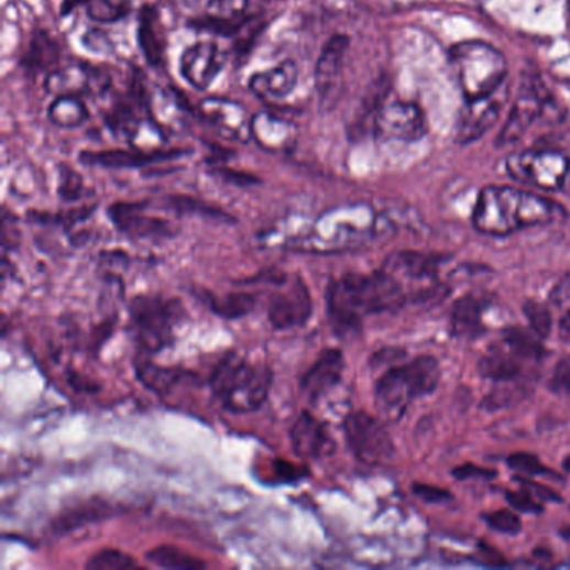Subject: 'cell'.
I'll use <instances>...</instances> for the list:
<instances>
[{
    "label": "cell",
    "instance_id": "obj_25",
    "mask_svg": "<svg viewBox=\"0 0 570 570\" xmlns=\"http://www.w3.org/2000/svg\"><path fill=\"white\" fill-rule=\"evenodd\" d=\"M136 376L141 383L151 392L157 395H169L179 383L191 379L193 373L185 372L182 369H167V366H160L150 360H138Z\"/></svg>",
    "mask_w": 570,
    "mask_h": 570
},
{
    "label": "cell",
    "instance_id": "obj_27",
    "mask_svg": "<svg viewBox=\"0 0 570 570\" xmlns=\"http://www.w3.org/2000/svg\"><path fill=\"white\" fill-rule=\"evenodd\" d=\"M502 344L524 362H539L546 355L542 338L533 330L522 327H507L502 331Z\"/></svg>",
    "mask_w": 570,
    "mask_h": 570
},
{
    "label": "cell",
    "instance_id": "obj_31",
    "mask_svg": "<svg viewBox=\"0 0 570 570\" xmlns=\"http://www.w3.org/2000/svg\"><path fill=\"white\" fill-rule=\"evenodd\" d=\"M146 559L151 563L157 567H164V569H202L205 562L199 560L198 557L191 556V553L185 552V550L178 549L174 546L154 547L150 552L146 553Z\"/></svg>",
    "mask_w": 570,
    "mask_h": 570
},
{
    "label": "cell",
    "instance_id": "obj_40",
    "mask_svg": "<svg viewBox=\"0 0 570 570\" xmlns=\"http://www.w3.org/2000/svg\"><path fill=\"white\" fill-rule=\"evenodd\" d=\"M484 520L487 522L491 529L497 530L502 534H518L522 529V520L515 512L512 511H495L491 514L484 515Z\"/></svg>",
    "mask_w": 570,
    "mask_h": 570
},
{
    "label": "cell",
    "instance_id": "obj_47",
    "mask_svg": "<svg viewBox=\"0 0 570 570\" xmlns=\"http://www.w3.org/2000/svg\"><path fill=\"white\" fill-rule=\"evenodd\" d=\"M520 480L522 487L525 489V491L530 492V494L534 495V497L539 498L540 502H560L559 495L556 494V492L550 491L549 487H544V485L537 484V482H534V480L530 479H518Z\"/></svg>",
    "mask_w": 570,
    "mask_h": 570
},
{
    "label": "cell",
    "instance_id": "obj_4",
    "mask_svg": "<svg viewBox=\"0 0 570 570\" xmlns=\"http://www.w3.org/2000/svg\"><path fill=\"white\" fill-rule=\"evenodd\" d=\"M440 382V365L431 355L386 370L375 385V404L380 414L397 421L418 398L427 397Z\"/></svg>",
    "mask_w": 570,
    "mask_h": 570
},
{
    "label": "cell",
    "instance_id": "obj_45",
    "mask_svg": "<svg viewBox=\"0 0 570 570\" xmlns=\"http://www.w3.org/2000/svg\"><path fill=\"white\" fill-rule=\"evenodd\" d=\"M212 174L234 186H253L257 183V179L251 174L240 173V171L230 169V167H215Z\"/></svg>",
    "mask_w": 570,
    "mask_h": 570
},
{
    "label": "cell",
    "instance_id": "obj_33",
    "mask_svg": "<svg viewBox=\"0 0 570 570\" xmlns=\"http://www.w3.org/2000/svg\"><path fill=\"white\" fill-rule=\"evenodd\" d=\"M87 15L101 24L121 21L131 12L129 0H86Z\"/></svg>",
    "mask_w": 570,
    "mask_h": 570
},
{
    "label": "cell",
    "instance_id": "obj_10",
    "mask_svg": "<svg viewBox=\"0 0 570 570\" xmlns=\"http://www.w3.org/2000/svg\"><path fill=\"white\" fill-rule=\"evenodd\" d=\"M508 95H511V87L508 83H504L491 95L467 101L457 122V143H473L484 136L489 129L494 128L507 105Z\"/></svg>",
    "mask_w": 570,
    "mask_h": 570
},
{
    "label": "cell",
    "instance_id": "obj_8",
    "mask_svg": "<svg viewBox=\"0 0 570 570\" xmlns=\"http://www.w3.org/2000/svg\"><path fill=\"white\" fill-rule=\"evenodd\" d=\"M343 430L348 447L363 463L380 465L395 456V443L385 425L366 412H352L348 415Z\"/></svg>",
    "mask_w": 570,
    "mask_h": 570
},
{
    "label": "cell",
    "instance_id": "obj_13",
    "mask_svg": "<svg viewBox=\"0 0 570 570\" xmlns=\"http://www.w3.org/2000/svg\"><path fill=\"white\" fill-rule=\"evenodd\" d=\"M109 218L121 233L133 238H173L176 228L166 219L147 215L144 202H116Z\"/></svg>",
    "mask_w": 570,
    "mask_h": 570
},
{
    "label": "cell",
    "instance_id": "obj_9",
    "mask_svg": "<svg viewBox=\"0 0 570 570\" xmlns=\"http://www.w3.org/2000/svg\"><path fill=\"white\" fill-rule=\"evenodd\" d=\"M272 285L276 286L268 298V320L272 327L276 330H292L306 325L314 314V299L303 279L276 273Z\"/></svg>",
    "mask_w": 570,
    "mask_h": 570
},
{
    "label": "cell",
    "instance_id": "obj_15",
    "mask_svg": "<svg viewBox=\"0 0 570 570\" xmlns=\"http://www.w3.org/2000/svg\"><path fill=\"white\" fill-rule=\"evenodd\" d=\"M224 61L227 56L216 42H196L183 53V77L198 91H206L223 69Z\"/></svg>",
    "mask_w": 570,
    "mask_h": 570
},
{
    "label": "cell",
    "instance_id": "obj_32",
    "mask_svg": "<svg viewBox=\"0 0 570 570\" xmlns=\"http://www.w3.org/2000/svg\"><path fill=\"white\" fill-rule=\"evenodd\" d=\"M109 514V507L106 504H83L80 507L70 508L66 514L61 515L56 520V529L63 533L76 529L79 525L87 522H96L99 518H106Z\"/></svg>",
    "mask_w": 570,
    "mask_h": 570
},
{
    "label": "cell",
    "instance_id": "obj_18",
    "mask_svg": "<svg viewBox=\"0 0 570 570\" xmlns=\"http://www.w3.org/2000/svg\"><path fill=\"white\" fill-rule=\"evenodd\" d=\"M344 357L338 348H327L302 379V390L311 402L324 397L340 383Z\"/></svg>",
    "mask_w": 570,
    "mask_h": 570
},
{
    "label": "cell",
    "instance_id": "obj_19",
    "mask_svg": "<svg viewBox=\"0 0 570 570\" xmlns=\"http://www.w3.org/2000/svg\"><path fill=\"white\" fill-rule=\"evenodd\" d=\"M182 150H108V151H84L79 154V160L89 166L102 167H143L150 164L161 163V161L176 160L183 156Z\"/></svg>",
    "mask_w": 570,
    "mask_h": 570
},
{
    "label": "cell",
    "instance_id": "obj_35",
    "mask_svg": "<svg viewBox=\"0 0 570 570\" xmlns=\"http://www.w3.org/2000/svg\"><path fill=\"white\" fill-rule=\"evenodd\" d=\"M524 315L529 321L530 330L537 337L546 340L553 327L552 311H550L549 306L536 302V299H529V302L524 303Z\"/></svg>",
    "mask_w": 570,
    "mask_h": 570
},
{
    "label": "cell",
    "instance_id": "obj_1",
    "mask_svg": "<svg viewBox=\"0 0 570 570\" xmlns=\"http://www.w3.org/2000/svg\"><path fill=\"white\" fill-rule=\"evenodd\" d=\"M405 303L404 282L385 268L370 275L350 273L333 279L327 289L328 318L340 337L359 333L369 315L395 311Z\"/></svg>",
    "mask_w": 570,
    "mask_h": 570
},
{
    "label": "cell",
    "instance_id": "obj_23",
    "mask_svg": "<svg viewBox=\"0 0 570 570\" xmlns=\"http://www.w3.org/2000/svg\"><path fill=\"white\" fill-rule=\"evenodd\" d=\"M138 41L147 63L151 66H160L166 53V34H164L160 12L153 6H144L141 9Z\"/></svg>",
    "mask_w": 570,
    "mask_h": 570
},
{
    "label": "cell",
    "instance_id": "obj_44",
    "mask_svg": "<svg viewBox=\"0 0 570 570\" xmlns=\"http://www.w3.org/2000/svg\"><path fill=\"white\" fill-rule=\"evenodd\" d=\"M414 494L428 504H442V502L452 501V494L446 489L434 487V485L415 484Z\"/></svg>",
    "mask_w": 570,
    "mask_h": 570
},
{
    "label": "cell",
    "instance_id": "obj_22",
    "mask_svg": "<svg viewBox=\"0 0 570 570\" xmlns=\"http://www.w3.org/2000/svg\"><path fill=\"white\" fill-rule=\"evenodd\" d=\"M485 303L473 295L457 299L450 308V331L460 340H476L485 333Z\"/></svg>",
    "mask_w": 570,
    "mask_h": 570
},
{
    "label": "cell",
    "instance_id": "obj_38",
    "mask_svg": "<svg viewBox=\"0 0 570 570\" xmlns=\"http://www.w3.org/2000/svg\"><path fill=\"white\" fill-rule=\"evenodd\" d=\"M508 467L515 472L520 473L525 476L534 475H553L542 462L539 457L533 456V453L517 452L512 453L507 459Z\"/></svg>",
    "mask_w": 570,
    "mask_h": 570
},
{
    "label": "cell",
    "instance_id": "obj_48",
    "mask_svg": "<svg viewBox=\"0 0 570 570\" xmlns=\"http://www.w3.org/2000/svg\"><path fill=\"white\" fill-rule=\"evenodd\" d=\"M559 335L567 344H570V314L562 315L559 324Z\"/></svg>",
    "mask_w": 570,
    "mask_h": 570
},
{
    "label": "cell",
    "instance_id": "obj_36",
    "mask_svg": "<svg viewBox=\"0 0 570 570\" xmlns=\"http://www.w3.org/2000/svg\"><path fill=\"white\" fill-rule=\"evenodd\" d=\"M527 392H525L524 383L514 380V382L501 383V386L494 390L491 395L485 397L482 407L489 408V410H497V408L512 407L517 404L518 401L525 398Z\"/></svg>",
    "mask_w": 570,
    "mask_h": 570
},
{
    "label": "cell",
    "instance_id": "obj_26",
    "mask_svg": "<svg viewBox=\"0 0 570 570\" xmlns=\"http://www.w3.org/2000/svg\"><path fill=\"white\" fill-rule=\"evenodd\" d=\"M61 51L57 42L46 31H35L25 51L24 66L29 73H42L57 69Z\"/></svg>",
    "mask_w": 570,
    "mask_h": 570
},
{
    "label": "cell",
    "instance_id": "obj_14",
    "mask_svg": "<svg viewBox=\"0 0 570 570\" xmlns=\"http://www.w3.org/2000/svg\"><path fill=\"white\" fill-rule=\"evenodd\" d=\"M348 47H350V39L347 35L337 34L325 44L321 51L315 69V83L324 108L333 106L335 99L340 95L341 74H343L344 54Z\"/></svg>",
    "mask_w": 570,
    "mask_h": 570
},
{
    "label": "cell",
    "instance_id": "obj_3",
    "mask_svg": "<svg viewBox=\"0 0 570 570\" xmlns=\"http://www.w3.org/2000/svg\"><path fill=\"white\" fill-rule=\"evenodd\" d=\"M272 370L230 352L216 363L209 385L216 401L231 414H246L263 407L272 390Z\"/></svg>",
    "mask_w": 570,
    "mask_h": 570
},
{
    "label": "cell",
    "instance_id": "obj_28",
    "mask_svg": "<svg viewBox=\"0 0 570 570\" xmlns=\"http://www.w3.org/2000/svg\"><path fill=\"white\" fill-rule=\"evenodd\" d=\"M285 124V121L282 119L275 118V116L266 114H257L254 118V121L251 122V131H253V138L261 144V146L266 147V150H282V147L289 146L293 141V129H288V131H282L278 133L276 129L282 128Z\"/></svg>",
    "mask_w": 570,
    "mask_h": 570
},
{
    "label": "cell",
    "instance_id": "obj_21",
    "mask_svg": "<svg viewBox=\"0 0 570 570\" xmlns=\"http://www.w3.org/2000/svg\"><path fill=\"white\" fill-rule=\"evenodd\" d=\"M296 83H298V66L293 61H285L272 69L251 76L250 89L260 98L279 101L292 95Z\"/></svg>",
    "mask_w": 570,
    "mask_h": 570
},
{
    "label": "cell",
    "instance_id": "obj_20",
    "mask_svg": "<svg viewBox=\"0 0 570 570\" xmlns=\"http://www.w3.org/2000/svg\"><path fill=\"white\" fill-rule=\"evenodd\" d=\"M442 265L440 256L420 251H398L385 261L383 268L392 272L398 278H408L412 282H435L438 268Z\"/></svg>",
    "mask_w": 570,
    "mask_h": 570
},
{
    "label": "cell",
    "instance_id": "obj_29",
    "mask_svg": "<svg viewBox=\"0 0 570 570\" xmlns=\"http://www.w3.org/2000/svg\"><path fill=\"white\" fill-rule=\"evenodd\" d=\"M208 305L218 317L237 320L254 310L256 296L248 292H233L221 296L209 295Z\"/></svg>",
    "mask_w": 570,
    "mask_h": 570
},
{
    "label": "cell",
    "instance_id": "obj_11",
    "mask_svg": "<svg viewBox=\"0 0 570 570\" xmlns=\"http://www.w3.org/2000/svg\"><path fill=\"white\" fill-rule=\"evenodd\" d=\"M373 131L385 140L418 141L427 133V121L415 102H383L373 122Z\"/></svg>",
    "mask_w": 570,
    "mask_h": 570
},
{
    "label": "cell",
    "instance_id": "obj_34",
    "mask_svg": "<svg viewBox=\"0 0 570 570\" xmlns=\"http://www.w3.org/2000/svg\"><path fill=\"white\" fill-rule=\"evenodd\" d=\"M166 205L167 208L179 212V215H201L206 216V218L231 221L230 215H227L223 209L199 201V199L191 198V196H169V198H166Z\"/></svg>",
    "mask_w": 570,
    "mask_h": 570
},
{
    "label": "cell",
    "instance_id": "obj_17",
    "mask_svg": "<svg viewBox=\"0 0 570 570\" xmlns=\"http://www.w3.org/2000/svg\"><path fill=\"white\" fill-rule=\"evenodd\" d=\"M293 450L302 459L321 460L330 457L337 446L327 427L310 412H303L289 430Z\"/></svg>",
    "mask_w": 570,
    "mask_h": 570
},
{
    "label": "cell",
    "instance_id": "obj_42",
    "mask_svg": "<svg viewBox=\"0 0 570 570\" xmlns=\"http://www.w3.org/2000/svg\"><path fill=\"white\" fill-rule=\"evenodd\" d=\"M505 498H507L511 507H514L515 511L524 512V514H542L544 512V502H540L539 498L534 497L530 492L525 491H511L505 494Z\"/></svg>",
    "mask_w": 570,
    "mask_h": 570
},
{
    "label": "cell",
    "instance_id": "obj_30",
    "mask_svg": "<svg viewBox=\"0 0 570 570\" xmlns=\"http://www.w3.org/2000/svg\"><path fill=\"white\" fill-rule=\"evenodd\" d=\"M51 122L59 128H77L89 118L86 102L77 96H59L54 99L47 111Z\"/></svg>",
    "mask_w": 570,
    "mask_h": 570
},
{
    "label": "cell",
    "instance_id": "obj_2",
    "mask_svg": "<svg viewBox=\"0 0 570 570\" xmlns=\"http://www.w3.org/2000/svg\"><path fill=\"white\" fill-rule=\"evenodd\" d=\"M559 202L511 186H487L473 209V227L489 237H508L527 228L544 227L566 219Z\"/></svg>",
    "mask_w": 570,
    "mask_h": 570
},
{
    "label": "cell",
    "instance_id": "obj_37",
    "mask_svg": "<svg viewBox=\"0 0 570 570\" xmlns=\"http://www.w3.org/2000/svg\"><path fill=\"white\" fill-rule=\"evenodd\" d=\"M86 567L87 569L95 570H124L140 567V563H138L133 557L128 556V553L121 552V550L105 549L101 550V552L95 553L91 559L87 560Z\"/></svg>",
    "mask_w": 570,
    "mask_h": 570
},
{
    "label": "cell",
    "instance_id": "obj_46",
    "mask_svg": "<svg viewBox=\"0 0 570 570\" xmlns=\"http://www.w3.org/2000/svg\"><path fill=\"white\" fill-rule=\"evenodd\" d=\"M452 473L457 480L494 479L497 475L495 470L484 469V467L473 465V463H463V465L453 469Z\"/></svg>",
    "mask_w": 570,
    "mask_h": 570
},
{
    "label": "cell",
    "instance_id": "obj_6",
    "mask_svg": "<svg viewBox=\"0 0 570 570\" xmlns=\"http://www.w3.org/2000/svg\"><path fill=\"white\" fill-rule=\"evenodd\" d=\"M179 299L161 295H140L129 303V328L138 347L146 353H160L174 341V328L185 320Z\"/></svg>",
    "mask_w": 570,
    "mask_h": 570
},
{
    "label": "cell",
    "instance_id": "obj_7",
    "mask_svg": "<svg viewBox=\"0 0 570 570\" xmlns=\"http://www.w3.org/2000/svg\"><path fill=\"white\" fill-rule=\"evenodd\" d=\"M507 171L515 182L557 191L566 185L570 173V160L556 150H529L507 157Z\"/></svg>",
    "mask_w": 570,
    "mask_h": 570
},
{
    "label": "cell",
    "instance_id": "obj_39",
    "mask_svg": "<svg viewBox=\"0 0 570 570\" xmlns=\"http://www.w3.org/2000/svg\"><path fill=\"white\" fill-rule=\"evenodd\" d=\"M84 183L79 174L69 166H61L59 196L64 201L73 202L83 196Z\"/></svg>",
    "mask_w": 570,
    "mask_h": 570
},
{
    "label": "cell",
    "instance_id": "obj_12",
    "mask_svg": "<svg viewBox=\"0 0 570 570\" xmlns=\"http://www.w3.org/2000/svg\"><path fill=\"white\" fill-rule=\"evenodd\" d=\"M546 108L544 87L537 80L527 79L522 83L520 91L511 109L507 121L497 138V146H511L522 140L527 129L536 122Z\"/></svg>",
    "mask_w": 570,
    "mask_h": 570
},
{
    "label": "cell",
    "instance_id": "obj_16",
    "mask_svg": "<svg viewBox=\"0 0 570 570\" xmlns=\"http://www.w3.org/2000/svg\"><path fill=\"white\" fill-rule=\"evenodd\" d=\"M109 87V76L102 69L86 66H69L47 74L46 89L50 95L77 96L99 95Z\"/></svg>",
    "mask_w": 570,
    "mask_h": 570
},
{
    "label": "cell",
    "instance_id": "obj_41",
    "mask_svg": "<svg viewBox=\"0 0 570 570\" xmlns=\"http://www.w3.org/2000/svg\"><path fill=\"white\" fill-rule=\"evenodd\" d=\"M550 392L560 397H570V355L559 360L549 379Z\"/></svg>",
    "mask_w": 570,
    "mask_h": 570
},
{
    "label": "cell",
    "instance_id": "obj_43",
    "mask_svg": "<svg viewBox=\"0 0 570 570\" xmlns=\"http://www.w3.org/2000/svg\"><path fill=\"white\" fill-rule=\"evenodd\" d=\"M552 306H556L560 314H570V273L563 275L553 286L549 296Z\"/></svg>",
    "mask_w": 570,
    "mask_h": 570
},
{
    "label": "cell",
    "instance_id": "obj_49",
    "mask_svg": "<svg viewBox=\"0 0 570 570\" xmlns=\"http://www.w3.org/2000/svg\"><path fill=\"white\" fill-rule=\"evenodd\" d=\"M563 469L570 473V457H566V459H563Z\"/></svg>",
    "mask_w": 570,
    "mask_h": 570
},
{
    "label": "cell",
    "instance_id": "obj_24",
    "mask_svg": "<svg viewBox=\"0 0 570 570\" xmlns=\"http://www.w3.org/2000/svg\"><path fill=\"white\" fill-rule=\"evenodd\" d=\"M479 373L495 383L514 382L520 380L524 373V360L514 355L508 348L502 350L495 347L480 359Z\"/></svg>",
    "mask_w": 570,
    "mask_h": 570
},
{
    "label": "cell",
    "instance_id": "obj_5",
    "mask_svg": "<svg viewBox=\"0 0 570 570\" xmlns=\"http://www.w3.org/2000/svg\"><path fill=\"white\" fill-rule=\"evenodd\" d=\"M450 64L465 101L491 95L507 83V61L501 51L482 41H467L450 50Z\"/></svg>",
    "mask_w": 570,
    "mask_h": 570
}]
</instances>
